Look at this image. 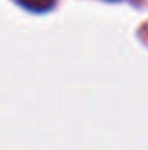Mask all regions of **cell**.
Listing matches in <instances>:
<instances>
[{
	"label": "cell",
	"instance_id": "obj_1",
	"mask_svg": "<svg viewBox=\"0 0 148 150\" xmlns=\"http://www.w3.org/2000/svg\"><path fill=\"white\" fill-rule=\"evenodd\" d=\"M25 9L28 11H35V12H44V11H49L56 0H18Z\"/></svg>",
	"mask_w": 148,
	"mask_h": 150
}]
</instances>
